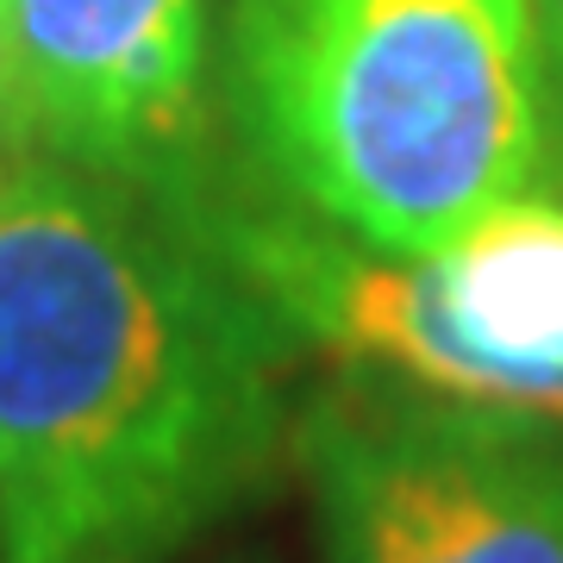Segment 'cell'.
<instances>
[{
	"label": "cell",
	"mask_w": 563,
	"mask_h": 563,
	"mask_svg": "<svg viewBox=\"0 0 563 563\" xmlns=\"http://www.w3.org/2000/svg\"><path fill=\"white\" fill-rule=\"evenodd\" d=\"M20 113H13V38H7V0H0V176L20 163Z\"/></svg>",
	"instance_id": "7"
},
{
	"label": "cell",
	"mask_w": 563,
	"mask_h": 563,
	"mask_svg": "<svg viewBox=\"0 0 563 563\" xmlns=\"http://www.w3.org/2000/svg\"><path fill=\"white\" fill-rule=\"evenodd\" d=\"M325 563H563V439L383 383L295 413Z\"/></svg>",
	"instance_id": "4"
},
{
	"label": "cell",
	"mask_w": 563,
	"mask_h": 563,
	"mask_svg": "<svg viewBox=\"0 0 563 563\" xmlns=\"http://www.w3.org/2000/svg\"><path fill=\"white\" fill-rule=\"evenodd\" d=\"M295 332L163 195L0 176V563H169L295 451Z\"/></svg>",
	"instance_id": "1"
},
{
	"label": "cell",
	"mask_w": 563,
	"mask_h": 563,
	"mask_svg": "<svg viewBox=\"0 0 563 563\" xmlns=\"http://www.w3.org/2000/svg\"><path fill=\"white\" fill-rule=\"evenodd\" d=\"M232 113L282 201L395 257L558 188L526 0H232Z\"/></svg>",
	"instance_id": "2"
},
{
	"label": "cell",
	"mask_w": 563,
	"mask_h": 563,
	"mask_svg": "<svg viewBox=\"0 0 563 563\" xmlns=\"http://www.w3.org/2000/svg\"><path fill=\"white\" fill-rule=\"evenodd\" d=\"M163 201L351 376L563 439V188L488 207L420 257L369 251L220 163Z\"/></svg>",
	"instance_id": "3"
},
{
	"label": "cell",
	"mask_w": 563,
	"mask_h": 563,
	"mask_svg": "<svg viewBox=\"0 0 563 563\" xmlns=\"http://www.w3.org/2000/svg\"><path fill=\"white\" fill-rule=\"evenodd\" d=\"M20 151L144 195L207 169L201 0H7Z\"/></svg>",
	"instance_id": "5"
},
{
	"label": "cell",
	"mask_w": 563,
	"mask_h": 563,
	"mask_svg": "<svg viewBox=\"0 0 563 563\" xmlns=\"http://www.w3.org/2000/svg\"><path fill=\"white\" fill-rule=\"evenodd\" d=\"M532 44L544 69V107H551V151H558V188H563V0H526Z\"/></svg>",
	"instance_id": "6"
}]
</instances>
